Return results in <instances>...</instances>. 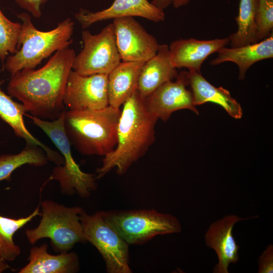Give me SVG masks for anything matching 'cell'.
<instances>
[{"label":"cell","mask_w":273,"mask_h":273,"mask_svg":"<svg viewBox=\"0 0 273 273\" xmlns=\"http://www.w3.org/2000/svg\"><path fill=\"white\" fill-rule=\"evenodd\" d=\"M75 56L73 49L66 48L56 52L37 70L18 71L9 82V94L21 101L31 115L43 120L57 119L66 110L63 97Z\"/></svg>","instance_id":"6da1fadb"},{"label":"cell","mask_w":273,"mask_h":273,"mask_svg":"<svg viewBox=\"0 0 273 273\" xmlns=\"http://www.w3.org/2000/svg\"><path fill=\"white\" fill-rule=\"evenodd\" d=\"M145 99L137 89L122 105L117 126V145L113 151L104 156L102 166L96 169L97 179L114 168L118 175L124 174L154 142L158 119L147 109Z\"/></svg>","instance_id":"7a4b0ae2"},{"label":"cell","mask_w":273,"mask_h":273,"mask_svg":"<svg viewBox=\"0 0 273 273\" xmlns=\"http://www.w3.org/2000/svg\"><path fill=\"white\" fill-rule=\"evenodd\" d=\"M120 108L66 110L64 129L71 144L83 155L106 156L116 147Z\"/></svg>","instance_id":"3957f363"},{"label":"cell","mask_w":273,"mask_h":273,"mask_svg":"<svg viewBox=\"0 0 273 273\" xmlns=\"http://www.w3.org/2000/svg\"><path fill=\"white\" fill-rule=\"evenodd\" d=\"M17 16L22 21L17 51L7 56L4 66L11 76L22 69H35L53 53L72 43L74 23L70 18L58 23L53 29L42 31L35 28L28 14Z\"/></svg>","instance_id":"277c9868"},{"label":"cell","mask_w":273,"mask_h":273,"mask_svg":"<svg viewBox=\"0 0 273 273\" xmlns=\"http://www.w3.org/2000/svg\"><path fill=\"white\" fill-rule=\"evenodd\" d=\"M41 219L38 226L25 231L31 244L48 238L57 253L69 252L78 243H85L80 214L83 210L79 206L67 207L52 200L41 203Z\"/></svg>","instance_id":"5b68a950"},{"label":"cell","mask_w":273,"mask_h":273,"mask_svg":"<svg viewBox=\"0 0 273 273\" xmlns=\"http://www.w3.org/2000/svg\"><path fill=\"white\" fill-rule=\"evenodd\" d=\"M64 112L58 118L51 121L26 113L25 116L44 132L63 157L64 164L56 165L47 181L57 180L63 194L71 196L77 194L82 198H87L90 196L91 191L97 188V178L94 174L82 171L73 158L71 144L64 129Z\"/></svg>","instance_id":"8992f818"},{"label":"cell","mask_w":273,"mask_h":273,"mask_svg":"<svg viewBox=\"0 0 273 273\" xmlns=\"http://www.w3.org/2000/svg\"><path fill=\"white\" fill-rule=\"evenodd\" d=\"M104 219L128 245H140L157 235L181 231L178 219L156 210L100 211Z\"/></svg>","instance_id":"52a82bcc"},{"label":"cell","mask_w":273,"mask_h":273,"mask_svg":"<svg viewBox=\"0 0 273 273\" xmlns=\"http://www.w3.org/2000/svg\"><path fill=\"white\" fill-rule=\"evenodd\" d=\"M83 235L104 259L108 273H131L129 245L106 222L100 211L93 214L84 210L80 214Z\"/></svg>","instance_id":"ba28073f"},{"label":"cell","mask_w":273,"mask_h":273,"mask_svg":"<svg viewBox=\"0 0 273 273\" xmlns=\"http://www.w3.org/2000/svg\"><path fill=\"white\" fill-rule=\"evenodd\" d=\"M81 36L83 48L76 55L72 68L78 74L108 75L121 62L113 23L98 34L83 30Z\"/></svg>","instance_id":"9c48e42d"},{"label":"cell","mask_w":273,"mask_h":273,"mask_svg":"<svg viewBox=\"0 0 273 273\" xmlns=\"http://www.w3.org/2000/svg\"><path fill=\"white\" fill-rule=\"evenodd\" d=\"M107 75H81L71 70L66 83L63 103L70 110H97L109 106Z\"/></svg>","instance_id":"30bf717a"},{"label":"cell","mask_w":273,"mask_h":273,"mask_svg":"<svg viewBox=\"0 0 273 273\" xmlns=\"http://www.w3.org/2000/svg\"><path fill=\"white\" fill-rule=\"evenodd\" d=\"M116 42L122 62H145L157 53L159 44L133 17L113 20Z\"/></svg>","instance_id":"8fae6325"},{"label":"cell","mask_w":273,"mask_h":273,"mask_svg":"<svg viewBox=\"0 0 273 273\" xmlns=\"http://www.w3.org/2000/svg\"><path fill=\"white\" fill-rule=\"evenodd\" d=\"M189 85V72H180L175 81L164 83L146 98L147 109L158 119L165 122L179 110L189 109L198 115L192 91L187 88Z\"/></svg>","instance_id":"7c38bea8"},{"label":"cell","mask_w":273,"mask_h":273,"mask_svg":"<svg viewBox=\"0 0 273 273\" xmlns=\"http://www.w3.org/2000/svg\"><path fill=\"white\" fill-rule=\"evenodd\" d=\"M74 17L83 28L104 20L127 17H140L154 22L164 21L163 10L148 0H114L108 8L95 12L80 10Z\"/></svg>","instance_id":"4fadbf2b"},{"label":"cell","mask_w":273,"mask_h":273,"mask_svg":"<svg viewBox=\"0 0 273 273\" xmlns=\"http://www.w3.org/2000/svg\"><path fill=\"white\" fill-rule=\"evenodd\" d=\"M248 218L229 215L209 226L205 234L206 245L216 252L218 259L213 272L228 273L229 264L239 261V246L233 236V228L237 222Z\"/></svg>","instance_id":"5bb4252c"},{"label":"cell","mask_w":273,"mask_h":273,"mask_svg":"<svg viewBox=\"0 0 273 273\" xmlns=\"http://www.w3.org/2000/svg\"><path fill=\"white\" fill-rule=\"evenodd\" d=\"M229 42V37L211 40L194 38L175 40L169 47L170 59L176 68H186L189 71L200 72L201 66L207 57Z\"/></svg>","instance_id":"9a60e30c"},{"label":"cell","mask_w":273,"mask_h":273,"mask_svg":"<svg viewBox=\"0 0 273 273\" xmlns=\"http://www.w3.org/2000/svg\"><path fill=\"white\" fill-rule=\"evenodd\" d=\"M4 82L5 80H0V118L12 128L17 137L25 141L27 146L41 148L49 161L56 165H63L64 160L61 155L43 144L27 129L23 119L26 109L23 104L14 101L2 90L1 86Z\"/></svg>","instance_id":"2e32d148"},{"label":"cell","mask_w":273,"mask_h":273,"mask_svg":"<svg viewBox=\"0 0 273 273\" xmlns=\"http://www.w3.org/2000/svg\"><path fill=\"white\" fill-rule=\"evenodd\" d=\"M217 56L211 61V65L231 62L235 63L239 68V79L243 80L249 68L258 61L272 58L273 33L258 42L245 46L226 48L217 52Z\"/></svg>","instance_id":"e0dca14e"},{"label":"cell","mask_w":273,"mask_h":273,"mask_svg":"<svg viewBox=\"0 0 273 273\" xmlns=\"http://www.w3.org/2000/svg\"><path fill=\"white\" fill-rule=\"evenodd\" d=\"M177 74L170 59L169 46L159 44L157 54L143 66L138 90L146 98L161 85L176 78Z\"/></svg>","instance_id":"ac0fdd59"},{"label":"cell","mask_w":273,"mask_h":273,"mask_svg":"<svg viewBox=\"0 0 273 273\" xmlns=\"http://www.w3.org/2000/svg\"><path fill=\"white\" fill-rule=\"evenodd\" d=\"M144 63L121 62L107 75L109 105L120 108L138 89L139 79Z\"/></svg>","instance_id":"d6986e66"},{"label":"cell","mask_w":273,"mask_h":273,"mask_svg":"<svg viewBox=\"0 0 273 273\" xmlns=\"http://www.w3.org/2000/svg\"><path fill=\"white\" fill-rule=\"evenodd\" d=\"M48 245L43 244L30 250L28 264L19 273H74L79 268V259L74 252H62L53 255L48 252Z\"/></svg>","instance_id":"ffe728a7"},{"label":"cell","mask_w":273,"mask_h":273,"mask_svg":"<svg viewBox=\"0 0 273 273\" xmlns=\"http://www.w3.org/2000/svg\"><path fill=\"white\" fill-rule=\"evenodd\" d=\"M190 85L196 106L212 102L222 107L232 117L240 119L243 111L240 104L222 87H217L209 82L200 73L189 71Z\"/></svg>","instance_id":"44dd1931"},{"label":"cell","mask_w":273,"mask_h":273,"mask_svg":"<svg viewBox=\"0 0 273 273\" xmlns=\"http://www.w3.org/2000/svg\"><path fill=\"white\" fill-rule=\"evenodd\" d=\"M257 3L258 0H240L239 13L235 18L238 29L229 37L231 48L258 42L255 22Z\"/></svg>","instance_id":"7402d4cb"},{"label":"cell","mask_w":273,"mask_h":273,"mask_svg":"<svg viewBox=\"0 0 273 273\" xmlns=\"http://www.w3.org/2000/svg\"><path fill=\"white\" fill-rule=\"evenodd\" d=\"M37 215H41L39 206L29 215L13 218L0 215V257L6 261L15 260L20 254L21 249L15 244L14 236Z\"/></svg>","instance_id":"603a6c76"},{"label":"cell","mask_w":273,"mask_h":273,"mask_svg":"<svg viewBox=\"0 0 273 273\" xmlns=\"http://www.w3.org/2000/svg\"><path fill=\"white\" fill-rule=\"evenodd\" d=\"M44 151L38 146H27L20 153L0 156V181L10 180L18 168L26 164L41 167L48 163Z\"/></svg>","instance_id":"cb8c5ba5"},{"label":"cell","mask_w":273,"mask_h":273,"mask_svg":"<svg viewBox=\"0 0 273 273\" xmlns=\"http://www.w3.org/2000/svg\"><path fill=\"white\" fill-rule=\"evenodd\" d=\"M21 30V24L10 20L0 8V59L3 64L9 53L17 52Z\"/></svg>","instance_id":"d4e9b609"},{"label":"cell","mask_w":273,"mask_h":273,"mask_svg":"<svg viewBox=\"0 0 273 273\" xmlns=\"http://www.w3.org/2000/svg\"><path fill=\"white\" fill-rule=\"evenodd\" d=\"M255 22L258 41L270 35L273 30V0H258Z\"/></svg>","instance_id":"484cf974"},{"label":"cell","mask_w":273,"mask_h":273,"mask_svg":"<svg viewBox=\"0 0 273 273\" xmlns=\"http://www.w3.org/2000/svg\"><path fill=\"white\" fill-rule=\"evenodd\" d=\"M258 272H273V246L269 245L262 252L258 259Z\"/></svg>","instance_id":"4316f807"},{"label":"cell","mask_w":273,"mask_h":273,"mask_svg":"<svg viewBox=\"0 0 273 273\" xmlns=\"http://www.w3.org/2000/svg\"><path fill=\"white\" fill-rule=\"evenodd\" d=\"M21 8L29 12L34 17L39 19L41 16L40 6L49 0H14Z\"/></svg>","instance_id":"83f0119b"},{"label":"cell","mask_w":273,"mask_h":273,"mask_svg":"<svg viewBox=\"0 0 273 273\" xmlns=\"http://www.w3.org/2000/svg\"><path fill=\"white\" fill-rule=\"evenodd\" d=\"M173 0H153L151 3L159 9L164 10L172 4Z\"/></svg>","instance_id":"f1b7e54d"},{"label":"cell","mask_w":273,"mask_h":273,"mask_svg":"<svg viewBox=\"0 0 273 273\" xmlns=\"http://www.w3.org/2000/svg\"><path fill=\"white\" fill-rule=\"evenodd\" d=\"M190 0H173L172 5L175 8H179L187 5Z\"/></svg>","instance_id":"f546056e"},{"label":"cell","mask_w":273,"mask_h":273,"mask_svg":"<svg viewBox=\"0 0 273 273\" xmlns=\"http://www.w3.org/2000/svg\"><path fill=\"white\" fill-rule=\"evenodd\" d=\"M11 268L10 266L6 262V261L0 257V273Z\"/></svg>","instance_id":"4dcf8cb0"}]
</instances>
